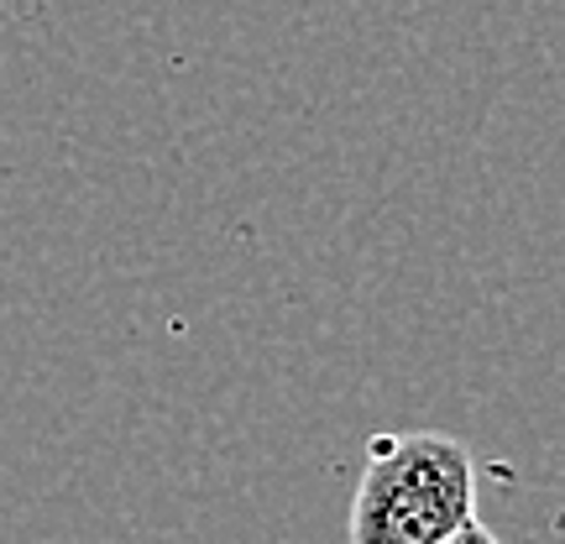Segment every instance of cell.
Wrapping results in <instances>:
<instances>
[{"instance_id": "6da1fadb", "label": "cell", "mask_w": 565, "mask_h": 544, "mask_svg": "<svg viewBox=\"0 0 565 544\" xmlns=\"http://www.w3.org/2000/svg\"><path fill=\"white\" fill-rule=\"evenodd\" d=\"M477 519V461L456 435L419 429L377 440L366 461L345 544H440Z\"/></svg>"}, {"instance_id": "7a4b0ae2", "label": "cell", "mask_w": 565, "mask_h": 544, "mask_svg": "<svg viewBox=\"0 0 565 544\" xmlns=\"http://www.w3.org/2000/svg\"><path fill=\"white\" fill-rule=\"evenodd\" d=\"M440 544H503V540H498L487 524H477V519H471V524L456 529V534H450V540H440Z\"/></svg>"}]
</instances>
